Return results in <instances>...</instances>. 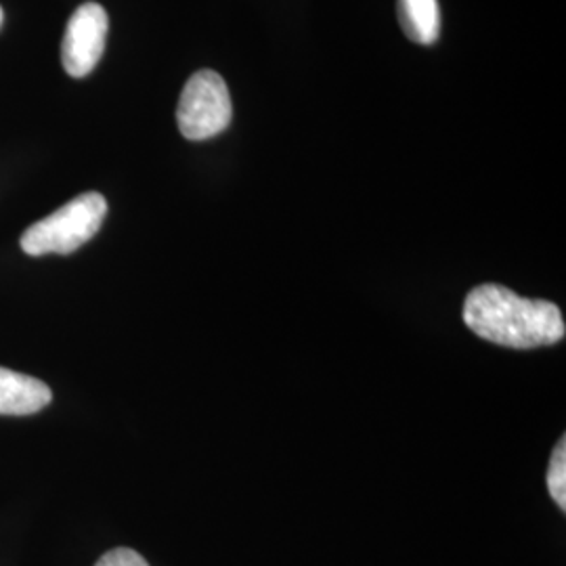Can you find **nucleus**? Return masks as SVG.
<instances>
[{
  "label": "nucleus",
  "instance_id": "obj_5",
  "mask_svg": "<svg viewBox=\"0 0 566 566\" xmlns=\"http://www.w3.org/2000/svg\"><path fill=\"white\" fill-rule=\"evenodd\" d=\"M51 399V388L39 378L0 367V416H32Z\"/></svg>",
  "mask_w": 566,
  "mask_h": 566
},
{
  "label": "nucleus",
  "instance_id": "obj_6",
  "mask_svg": "<svg viewBox=\"0 0 566 566\" xmlns=\"http://www.w3.org/2000/svg\"><path fill=\"white\" fill-rule=\"evenodd\" d=\"M399 21L405 36L418 44H434L441 32L437 0H399Z\"/></svg>",
  "mask_w": 566,
  "mask_h": 566
},
{
  "label": "nucleus",
  "instance_id": "obj_9",
  "mask_svg": "<svg viewBox=\"0 0 566 566\" xmlns=\"http://www.w3.org/2000/svg\"><path fill=\"white\" fill-rule=\"evenodd\" d=\"M2 20H4V15H2V7H0V25H2Z\"/></svg>",
  "mask_w": 566,
  "mask_h": 566
},
{
  "label": "nucleus",
  "instance_id": "obj_1",
  "mask_svg": "<svg viewBox=\"0 0 566 566\" xmlns=\"http://www.w3.org/2000/svg\"><path fill=\"white\" fill-rule=\"evenodd\" d=\"M462 317L479 338L507 348L552 346L566 334L558 304L523 298L497 283H483L470 290Z\"/></svg>",
  "mask_w": 566,
  "mask_h": 566
},
{
  "label": "nucleus",
  "instance_id": "obj_4",
  "mask_svg": "<svg viewBox=\"0 0 566 566\" xmlns=\"http://www.w3.org/2000/svg\"><path fill=\"white\" fill-rule=\"evenodd\" d=\"M109 30L107 11L97 2H86L74 11L65 25L61 44L63 70L72 78L88 76L103 57L105 39Z\"/></svg>",
  "mask_w": 566,
  "mask_h": 566
},
{
  "label": "nucleus",
  "instance_id": "obj_8",
  "mask_svg": "<svg viewBox=\"0 0 566 566\" xmlns=\"http://www.w3.org/2000/svg\"><path fill=\"white\" fill-rule=\"evenodd\" d=\"M95 566H149L139 552L130 547H116L103 554Z\"/></svg>",
  "mask_w": 566,
  "mask_h": 566
},
{
  "label": "nucleus",
  "instance_id": "obj_2",
  "mask_svg": "<svg viewBox=\"0 0 566 566\" xmlns=\"http://www.w3.org/2000/svg\"><path fill=\"white\" fill-rule=\"evenodd\" d=\"M105 214L107 202L102 193H82L72 202L61 206L57 212L32 224L21 235V250L28 256L72 254L97 235Z\"/></svg>",
  "mask_w": 566,
  "mask_h": 566
},
{
  "label": "nucleus",
  "instance_id": "obj_7",
  "mask_svg": "<svg viewBox=\"0 0 566 566\" xmlns=\"http://www.w3.org/2000/svg\"><path fill=\"white\" fill-rule=\"evenodd\" d=\"M547 491L558 507L566 510V439L560 437L547 465Z\"/></svg>",
  "mask_w": 566,
  "mask_h": 566
},
{
  "label": "nucleus",
  "instance_id": "obj_3",
  "mask_svg": "<svg viewBox=\"0 0 566 566\" xmlns=\"http://www.w3.org/2000/svg\"><path fill=\"white\" fill-rule=\"evenodd\" d=\"M233 107L223 76L212 70L196 72L182 88L177 122L189 142L212 139L231 124Z\"/></svg>",
  "mask_w": 566,
  "mask_h": 566
}]
</instances>
